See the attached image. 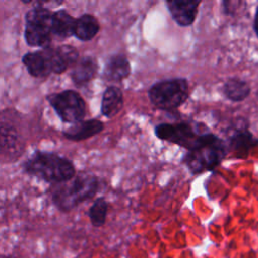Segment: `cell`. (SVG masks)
<instances>
[{"instance_id": "cell-1", "label": "cell", "mask_w": 258, "mask_h": 258, "mask_svg": "<svg viewBox=\"0 0 258 258\" xmlns=\"http://www.w3.org/2000/svg\"><path fill=\"white\" fill-rule=\"evenodd\" d=\"M26 173L50 183H63L76 176L75 165L53 152L35 151L23 164Z\"/></svg>"}, {"instance_id": "cell-2", "label": "cell", "mask_w": 258, "mask_h": 258, "mask_svg": "<svg viewBox=\"0 0 258 258\" xmlns=\"http://www.w3.org/2000/svg\"><path fill=\"white\" fill-rule=\"evenodd\" d=\"M100 188L97 176L78 174L73 179L59 183L52 191V202L61 212H70L81 203L92 199Z\"/></svg>"}, {"instance_id": "cell-3", "label": "cell", "mask_w": 258, "mask_h": 258, "mask_svg": "<svg viewBox=\"0 0 258 258\" xmlns=\"http://www.w3.org/2000/svg\"><path fill=\"white\" fill-rule=\"evenodd\" d=\"M154 133L160 140L168 141L191 151L206 143L214 133L203 123H161L155 126Z\"/></svg>"}, {"instance_id": "cell-4", "label": "cell", "mask_w": 258, "mask_h": 258, "mask_svg": "<svg viewBox=\"0 0 258 258\" xmlns=\"http://www.w3.org/2000/svg\"><path fill=\"white\" fill-rule=\"evenodd\" d=\"M228 152L227 142L213 134L206 143L195 150L187 151L182 161L192 174H198L216 168Z\"/></svg>"}, {"instance_id": "cell-5", "label": "cell", "mask_w": 258, "mask_h": 258, "mask_svg": "<svg viewBox=\"0 0 258 258\" xmlns=\"http://www.w3.org/2000/svg\"><path fill=\"white\" fill-rule=\"evenodd\" d=\"M188 97V83L183 78L159 81L148 90L150 103L161 110H173L181 106Z\"/></svg>"}, {"instance_id": "cell-6", "label": "cell", "mask_w": 258, "mask_h": 258, "mask_svg": "<svg viewBox=\"0 0 258 258\" xmlns=\"http://www.w3.org/2000/svg\"><path fill=\"white\" fill-rule=\"evenodd\" d=\"M52 14L43 6H35L25 14L24 38L32 47H47L50 42Z\"/></svg>"}, {"instance_id": "cell-7", "label": "cell", "mask_w": 258, "mask_h": 258, "mask_svg": "<svg viewBox=\"0 0 258 258\" xmlns=\"http://www.w3.org/2000/svg\"><path fill=\"white\" fill-rule=\"evenodd\" d=\"M46 100L63 122L74 124L82 121L86 115V102L76 91L52 93L46 97Z\"/></svg>"}, {"instance_id": "cell-8", "label": "cell", "mask_w": 258, "mask_h": 258, "mask_svg": "<svg viewBox=\"0 0 258 258\" xmlns=\"http://www.w3.org/2000/svg\"><path fill=\"white\" fill-rule=\"evenodd\" d=\"M226 142L229 151L235 153L239 158H244L258 144V139L248 130L244 121L242 125H238V127L233 129Z\"/></svg>"}, {"instance_id": "cell-9", "label": "cell", "mask_w": 258, "mask_h": 258, "mask_svg": "<svg viewBox=\"0 0 258 258\" xmlns=\"http://www.w3.org/2000/svg\"><path fill=\"white\" fill-rule=\"evenodd\" d=\"M50 64L51 71L54 74H62L70 67H74L79 60V52L72 45H60L57 47H45Z\"/></svg>"}, {"instance_id": "cell-10", "label": "cell", "mask_w": 258, "mask_h": 258, "mask_svg": "<svg viewBox=\"0 0 258 258\" xmlns=\"http://www.w3.org/2000/svg\"><path fill=\"white\" fill-rule=\"evenodd\" d=\"M201 1H167L166 5L172 19L179 26H189L196 20Z\"/></svg>"}, {"instance_id": "cell-11", "label": "cell", "mask_w": 258, "mask_h": 258, "mask_svg": "<svg viewBox=\"0 0 258 258\" xmlns=\"http://www.w3.org/2000/svg\"><path fill=\"white\" fill-rule=\"evenodd\" d=\"M22 63L29 75L34 78H43L52 73L50 60L45 48L25 53L22 56Z\"/></svg>"}, {"instance_id": "cell-12", "label": "cell", "mask_w": 258, "mask_h": 258, "mask_svg": "<svg viewBox=\"0 0 258 258\" xmlns=\"http://www.w3.org/2000/svg\"><path fill=\"white\" fill-rule=\"evenodd\" d=\"M104 129V124L98 119H89L82 120L77 123H74L71 127L62 132V135L66 139L72 141H81L88 138H91Z\"/></svg>"}, {"instance_id": "cell-13", "label": "cell", "mask_w": 258, "mask_h": 258, "mask_svg": "<svg viewBox=\"0 0 258 258\" xmlns=\"http://www.w3.org/2000/svg\"><path fill=\"white\" fill-rule=\"evenodd\" d=\"M98 72V63L92 56H83L79 58L76 64L71 70V79L78 85H85L94 79Z\"/></svg>"}, {"instance_id": "cell-14", "label": "cell", "mask_w": 258, "mask_h": 258, "mask_svg": "<svg viewBox=\"0 0 258 258\" xmlns=\"http://www.w3.org/2000/svg\"><path fill=\"white\" fill-rule=\"evenodd\" d=\"M124 98L121 89L115 86H110L103 93L101 113L106 118H113L122 110Z\"/></svg>"}, {"instance_id": "cell-15", "label": "cell", "mask_w": 258, "mask_h": 258, "mask_svg": "<svg viewBox=\"0 0 258 258\" xmlns=\"http://www.w3.org/2000/svg\"><path fill=\"white\" fill-rule=\"evenodd\" d=\"M131 73V66L127 57L123 54L110 56L105 64L104 76L109 81L120 82L126 79Z\"/></svg>"}, {"instance_id": "cell-16", "label": "cell", "mask_w": 258, "mask_h": 258, "mask_svg": "<svg viewBox=\"0 0 258 258\" xmlns=\"http://www.w3.org/2000/svg\"><path fill=\"white\" fill-rule=\"evenodd\" d=\"M99 30V21L93 14L85 13L76 18L74 35L78 39L82 41H89L97 35Z\"/></svg>"}, {"instance_id": "cell-17", "label": "cell", "mask_w": 258, "mask_h": 258, "mask_svg": "<svg viewBox=\"0 0 258 258\" xmlns=\"http://www.w3.org/2000/svg\"><path fill=\"white\" fill-rule=\"evenodd\" d=\"M76 19L66 10L59 9L53 12L51 31L58 37H70L74 35Z\"/></svg>"}, {"instance_id": "cell-18", "label": "cell", "mask_w": 258, "mask_h": 258, "mask_svg": "<svg viewBox=\"0 0 258 258\" xmlns=\"http://www.w3.org/2000/svg\"><path fill=\"white\" fill-rule=\"evenodd\" d=\"M223 94L232 102L244 101L251 93L248 82L239 78H230L223 85Z\"/></svg>"}, {"instance_id": "cell-19", "label": "cell", "mask_w": 258, "mask_h": 258, "mask_svg": "<svg viewBox=\"0 0 258 258\" xmlns=\"http://www.w3.org/2000/svg\"><path fill=\"white\" fill-rule=\"evenodd\" d=\"M108 210L109 204L105 200V198H97L93 205L90 207L88 213L91 224L96 228L102 227L106 223Z\"/></svg>"}, {"instance_id": "cell-20", "label": "cell", "mask_w": 258, "mask_h": 258, "mask_svg": "<svg viewBox=\"0 0 258 258\" xmlns=\"http://www.w3.org/2000/svg\"><path fill=\"white\" fill-rule=\"evenodd\" d=\"M17 143V135H16V130L15 128L11 127L10 125L7 124L5 126L4 123L1 125V148L2 152L7 150L12 149Z\"/></svg>"}, {"instance_id": "cell-21", "label": "cell", "mask_w": 258, "mask_h": 258, "mask_svg": "<svg viewBox=\"0 0 258 258\" xmlns=\"http://www.w3.org/2000/svg\"><path fill=\"white\" fill-rule=\"evenodd\" d=\"M253 28H254V31L256 33V36L258 37V6H257L256 11H255V16H254V21H253Z\"/></svg>"}, {"instance_id": "cell-22", "label": "cell", "mask_w": 258, "mask_h": 258, "mask_svg": "<svg viewBox=\"0 0 258 258\" xmlns=\"http://www.w3.org/2000/svg\"><path fill=\"white\" fill-rule=\"evenodd\" d=\"M1 258H13V257H12V256H8V255L2 254V255H1Z\"/></svg>"}]
</instances>
